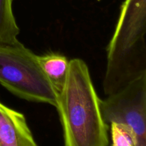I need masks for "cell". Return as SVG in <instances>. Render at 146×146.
Returning <instances> with one entry per match:
<instances>
[{"mask_svg":"<svg viewBox=\"0 0 146 146\" xmlns=\"http://www.w3.org/2000/svg\"><path fill=\"white\" fill-rule=\"evenodd\" d=\"M101 111L108 125H125L132 132L135 146H146V74L101 100Z\"/></svg>","mask_w":146,"mask_h":146,"instance_id":"277c9868","label":"cell"},{"mask_svg":"<svg viewBox=\"0 0 146 146\" xmlns=\"http://www.w3.org/2000/svg\"><path fill=\"white\" fill-rule=\"evenodd\" d=\"M0 84L22 99L56 106L57 94L41 70L37 55L18 40L0 44Z\"/></svg>","mask_w":146,"mask_h":146,"instance_id":"3957f363","label":"cell"},{"mask_svg":"<svg viewBox=\"0 0 146 146\" xmlns=\"http://www.w3.org/2000/svg\"><path fill=\"white\" fill-rule=\"evenodd\" d=\"M0 146H38L24 114L1 102Z\"/></svg>","mask_w":146,"mask_h":146,"instance_id":"5b68a950","label":"cell"},{"mask_svg":"<svg viewBox=\"0 0 146 146\" xmlns=\"http://www.w3.org/2000/svg\"><path fill=\"white\" fill-rule=\"evenodd\" d=\"M14 0H0V44L17 41L19 29L12 11Z\"/></svg>","mask_w":146,"mask_h":146,"instance_id":"52a82bcc","label":"cell"},{"mask_svg":"<svg viewBox=\"0 0 146 146\" xmlns=\"http://www.w3.org/2000/svg\"><path fill=\"white\" fill-rule=\"evenodd\" d=\"M56 108L64 146H108L109 125L103 118L101 99L88 66L81 58L69 61L66 81L57 96Z\"/></svg>","mask_w":146,"mask_h":146,"instance_id":"6da1fadb","label":"cell"},{"mask_svg":"<svg viewBox=\"0 0 146 146\" xmlns=\"http://www.w3.org/2000/svg\"><path fill=\"white\" fill-rule=\"evenodd\" d=\"M37 58L41 70L58 96L66 81L69 61L65 56L56 53L37 56Z\"/></svg>","mask_w":146,"mask_h":146,"instance_id":"8992f818","label":"cell"},{"mask_svg":"<svg viewBox=\"0 0 146 146\" xmlns=\"http://www.w3.org/2000/svg\"><path fill=\"white\" fill-rule=\"evenodd\" d=\"M109 125L112 140L111 146H135L133 135L126 126L115 123Z\"/></svg>","mask_w":146,"mask_h":146,"instance_id":"ba28073f","label":"cell"},{"mask_svg":"<svg viewBox=\"0 0 146 146\" xmlns=\"http://www.w3.org/2000/svg\"><path fill=\"white\" fill-rule=\"evenodd\" d=\"M145 34L146 0H125L107 48L106 96L146 74Z\"/></svg>","mask_w":146,"mask_h":146,"instance_id":"7a4b0ae2","label":"cell"}]
</instances>
